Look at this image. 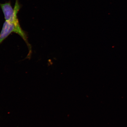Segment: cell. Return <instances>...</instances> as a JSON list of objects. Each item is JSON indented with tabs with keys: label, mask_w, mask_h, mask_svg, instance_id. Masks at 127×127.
<instances>
[{
	"label": "cell",
	"mask_w": 127,
	"mask_h": 127,
	"mask_svg": "<svg viewBox=\"0 0 127 127\" xmlns=\"http://www.w3.org/2000/svg\"><path fill=\"white\" fill-rule=\"evenodd\" d=\"M12 32L17 33L21 36L30 50L31 47L28 42L27 37L26 33L21 27L19 21L12 22L6 21L4 22L0 34V44Z\"/></svg>",
	"instance_id": "obj_1"
},
{
	"label": "cell",
	"mask_w": 127,
	"mask_h": 127,
	"mask_svg": "<svg viewBox=\"0 0 127 127\" xmlns=\"http://www.w3.org/2000/svg\"><path fill=\"white\" fill-rule=\"evenodd\" d=\"M0 6L6 21L12 22L19 21L17 14L20 10V6L18 2V0H16L14 9H13L9 2L4 4H0Z\"/></svg>",
	"instance_id": "obj_2"
}]
</instances>
